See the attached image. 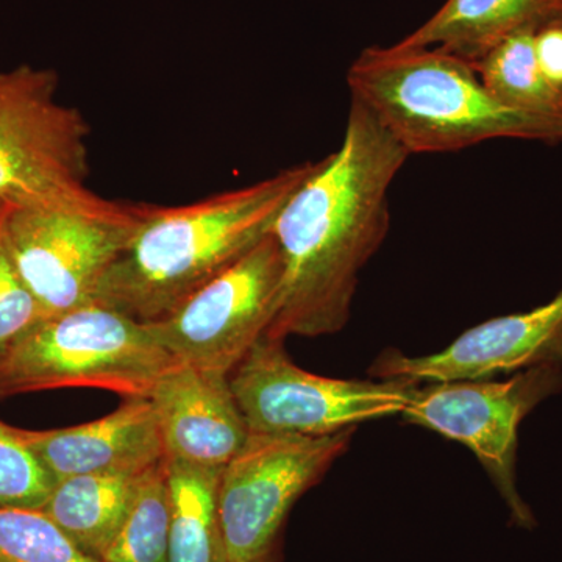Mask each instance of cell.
Wrapping results in <instances>:
<instances>
[{
	"instance_id": "obj_1",
	"label": "cell",
	"mask_w": 562,
	"mask_h": 562,
	"mask_svg": "<svg viewBox=\"0 0 562 562\" xmlns=\"http://www.w3.org/2000/svg\"><path fill=\"white\" fill-rule=\"evenodd\" d=\"M408 157L350 99L341 146L317 161L273 224L284 273L279 314L266 336L319 338L346 327L358 277L390 232L391 184Z\"/></svg>"
},
{
	"instance_id": "obj_2",
	"label": "cell",
	"mask_w": 562,
	"mask_h": 562,
	"mask_svg": "<svg viewBox=\"0 0 562 562\" xmlns=\"http://www.w3.org/2000/svg\"><path fill=\"white\" fill-rule=\"evenodd\" d=\"M316 166H291L188 205H143L138 231L103 276L94 302L143 324L169 316L271 235L280 211Z\"/></svg>"
},
{
	"instance_id": "obj_3",
	"label": "cell",
	"mask_w": 562,
	"mask_h": 562,
	"mask_svg": "<svg viewBox=\"0 0 562 562\" xmlns=\"http://www.w3.org/2000/svg\"><path fill=\"white\" fill-rule=\"evenodd\" d=\"M347 85L351 101L408 155L469 149L498 138L562 143V120L498 101L472 63L436 47H368L351 63Z\"/></svg>"
},
{
	"instance_id": "obj_4",
	"label": "cell",
	"mask_w": 562,
	"mask_h": 562,
	"mask_svg": "<svg viewBox=\"0 0 562 562\" xmlns=\"http://www.w3.org/2000/svg\"><path fill=\"white\" fill-rule=\"evenodd\" d=\"M58 74L20 65L0 72V202L125 220L139 205L88 187L90 124L57 99Z\"/></svg>"
},
{
	"instance_id": "obj_5",
	"label": "cell",
	"mask_w": 562,
	"mask_h": 562,
	"mask_svg": "<svg viewBox=\"0 0 562 562\" xmlns=\"http://www.w3.org/2000/svg\"><path fill=\"white\" fill-rule=\"evenodd\" d=\"M173 362L146 324L92 302L43 317L0 353V398L68 387L149 397Z\"/></svg>"
},
{
	"instance_id": "obj_6",
	"label": "cell",
	"mask_w": 562,
	"mask_h": 562,
	"mask_svg": "<svg viewBox=\"0 0 562 562\" xmlns=\"http://www.w3.org/2000/svg\"><path fill=\"white\" fill-rule=\"evenodd\" d=\"M355 428L327 436L250 432L221 469L217 508L228 562L283 561L295 503L347 452Z\"/></svg>"
},
{
	"instance_id": "obj_7",
	"label": "cell",
	"mask_w": 562,
	"mask_h": 562,
	"mask_svg": "<svg viewBox=\"0 0 562 562\" xmlns=\"http://www.w3.org/2000/svg\"><path fill=\"white\" fill-rule=\"evenodd\" d=\"M231 384L250 432L327 436L402 414L419 383L317 375L291 360L284 341L265 336L231 373Z\"/></svg>"
},
{
	"instance_id": "obj_8",
	"label": "cell",
	"mask_w": 562,
	"mask_h": 562,
	"mask_svg": "<svg viewBox=\"0 0 562 562\" xmlns=\"http://www.w3.org/2000/svg\"><path fill=\"white\" fill-rule=\"evenodd\" d=\"M562 391V364H546L497 380L419 383L403 419L468 447L508 506L513 525H538L517 490L519 427L543 401Z\"/></svg>"
},
{
	"instance_id": "obj_9",
	"label": "cell",
	"mask_w": 562,
	"mask_h": 562,
	"mask_svg": "<svg viewBox=\"0 0 562 562\" xmlns=\"http://www.w3.org/2000/svg\"><path fill=\"white\" fill-rule=\"evenodd\" d=\"M283 273L271 232L176 312L146 324L147 330L173 360L231 375L272 327Z\"/></svg>"
},
{
	"instance_id": "obj_10",
	"label": "cell",
	"mask_w": 562,
	"mask_h": 562,
	"mask_svg": "<svg viewBox=\"0 0 562 562\" xmlns=\"http://www.w3.org/2000/svg\"><path fill=\"white\" fill-rule=\"evenodd\" d=\"M140 214L143 205L125 220L9 205L0 241L22 283L52 316L94 302L103 276L138 231Z\"/></svg>"
},
{
	"instance_id": "obj_11",
	"label": "cell",
	"mask_w": 562,
	"mask_h": 562,
	"mask_svg": "<svg viewBox=\"0 0 562 562\" xmlns=\"http://www.w3.org/2000/svg\"><path fill=\"white\" fill-rule=\"evenodd\" d=\"M546 364H562V290L530 312L494 317L424 357L386 350L373 362L375 379L416 383L494 380Z\"/></svg>"
},
{
	"instance_id": "obj_12",
	"label": "cell",
	"mask_w": 562,
	"mask_h": 562,
	"mask_svg": "<svg viewBox=\"0 0 562 562\" xmlns=\"http://www.w3.org/2000/svg\"><path fill=\"white\" fill-rule=\"evenodd\" d=\"M149 401L166 460L221 471L249 438L227 373L176 361L154 384Z\"/></svg>"
},
{
	"instance_id": "obj_13",
	"label": "cell",
	"mask_w": 562,
	"mask_h": 562,
	"mask_svg": "<svg viewBox=\"0 0 562 562\" xmlns=\"http://www.w3.org/2000/svg\"><path fill=\"white\" fill-rule=\"evenodd\" d=\"M101 419L57 430H22V441L55 482L69 476L140 475L165 460V447L149 397L124 398Z\"/></svg>"
},
{
	"instance_id": "obj_14",
	"label": "cell",
	"mask_w": 562,
	"mask_h": 562,
	"mask_svg": "<svg viewBox=\"0 0 562 562\" xmlns=\"http://www.w3.org/2000/svg\"><path fill=\"white\" fill-rule=\"evenodd\" d=\"M562 20V0H447L398 44L436 47L476 63L514 33Z\"/></svg>"
},
{
	"instance_id": "obj_15",
	"label": "cell",
	"mask_w": 562,
	"mask_h": 562,
	"mask_svg": "<svg viewBox=\"0 0 562 562\" xmlns=\"http://www.w3.org/2000/svg\"><path fill=\"white\" fill-rule=\"evenodd\" d=\"M144 473H99L58 480L40 512L81 552L101 561L131 514Z\"/></svg>"
},
{
	"instance_id": "obj_16",
	"label": "cell",
	"mask_w": 562,
	"mask_h": 562,
	"mask_svg": "<svg viewBox=\"0 0 562 562\" xmlns=\"http://www.w3.org/2000/svg\"><path fill=\"white\" fill-rule=\"evenodd\" d=\"M168 469V562H228L217 508L220 469H203L166 460Z\"/></svg>"
},
{
	"instance_id": "obj_17",
	"label": "cell",
	"mask_w": 562,
	"mask_h": 562,
	"mask_svg": "<svg viewBox=\"0 0 562 562\" xmlns=\"http://www.w3.org/2000/svg\"><path fill=\"white\" fill-rule=\"evenodd\" d=\"M535 32L514 33L472 66L498 101L536 116L562 120V94L539 69Z\"/></svg>"
},
{
	"instance_id": "obj_18",
	"label": "cell",
	"mask_w": 562,
	"mask_h": 562,
	"mask_svg": "<svg viewBox=\"0 0 562 562\" xmlns=\"http://www.w3.org/2000/svg\"><path fill=\"white\" fill-rule=\"evenodd\" d=\"M169 503L166 458L140 479L131 514L101 562H168Z\"/></svg>"
},
{
	"instance_id": "obj_19",
	"label": "cell",
	"mask_w": 562,
	"mask_h": 562,
	"mask_svg": "<svg viewBox=\"0 0 562 562\" xmlns=\"http://www.w3.org/2000/svg\"><path fill=\"white\" fill-rule=\"evenodd\" d=\"M0 562H101L40 509L0 508Z\"/></svg>"
},
{
	"instance_id": "obj_20",
	"label": "cell",
	"mask_w": 562,
	"mask_h": 562,
	"mask_svg": "<svg viewBox=\"0 0 562 562\" xmlns=\"http://www.w3.org/2000/svg\"><path fill=\"white\" fill-rule=\"evenodd\" d=\"M55 483L20 428L0 420V508L41 509Z\"/></svg>"
},
{
	"instance_id": "obj_21",
	"label": "cell",
	"mask_w": 562,
	"mask_h": 562,
	"mask_svg": "<svg viewBox=\"0 0 562 562\" xmlns=\"http://www.w3.org/2000/svg\"><path fill=\"white\" fill-rule=\"evenodd\" d=\"M43 317L46 314L22 283L0 241V353L35 327Z\"/></svg>"
},
{
	"instance_id": "obj_22",
	"label": "cell",
	"mask_w": 562,
	"mask_h": 562,
	"mask_svg": "<svg viewBox=\"0 0 562 562\" xmlns=\"http://www.w3.org/2000/svg\"><path fill=\"white\" fill-rule=\"evenodd\" d=\"M535 54L543 79L562 94V20L535 32Z\"/></svg>"
},
{
	"instance_id": "obj_23",
	"label": "cell",
	"mask_w": 562,
	"mask_h": 562,
	"mask_svg": "<svg viewBox=\"0 0 562 562\" xmlns=\"http://www.w3.org/2000/svg\"><path fill=\"white\" fill-rule=\"evenodd\" d=\"M7 209H9V205H7V203L0 202V227H2V221L3 216H5Z\"/></svg>"
}]
</instances>
